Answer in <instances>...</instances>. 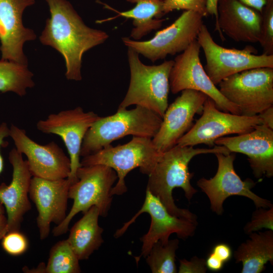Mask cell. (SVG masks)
<instances>
[{
  "mask_svg": "<svg viewBox=\"0 0 273 273\" xmlns=\"http://www.w3.org/2000/svg\"><path fill=\"white\" fill-rule=\"evenodd\" d=\"M50 17L39 38L40 42L57 51L63 57L68 80L80 81L84 53L109 38L104 31L87 26L67 0H45Z\"/></svg>",
  "mask_w": 273,
  "mask_h": 273,
  "instance_id": "cell-1",
  "label": "cell"
},
{
  "mask_svg": "<svg viewBox=\"0 0 273 273\" xmlns=\"http://www.w3.org/2000/svg\"><path fill=\"white\" fill-rule=\"evenodd\" d=\"M222 153L230 151L223 146L211 149L194 148L193 146L175 145L161 153L154 168L148 175L147 189L159 198L168 212L178 217L188 219L198 224L196 215L187 209L178 208L175 204L172 191L179 188L190 201L197 192L191 183L194 173L190 172L189 164L196 156L204 154Z\"/></svg>",
  "mask_w": 273,
  "mask_h": 273,
  "instance_id": "cell-2",
  "label": "cell"
},
{
  "mask_svg": "<svg viewBox=\"0 0 273 273\" xmlns=\"http://www.w3.org/2000/svg\"><path fill=\"white\" fill-rule=\"evenodd\" d=\"M162 120L155 112L139 106L131 110H117L112 115L99 116L84 137L80 156L95 153L128 135L152 139Z\"/></svg>",
  "mask_w": 273,
  "mask_h": 273,
  "instance_id": "cell-3",
  "label": "cell"
},
{
  "mask_svg": "<svg viewBox=\"0 0 273 273\" xmlns=\"http://www.w3.org/2000/svg\"><path fill=\"white\" fill-rule=\"evenodd\" d=\"M130 80L126 94L118 110L135 105L149 109L163 117L168 106L169 75L173 60L158 65H147L139 54L127 47Z\"/></svg>",
  "mask_w": 273,
  "mask_h": 273,
  "instance_id": "cell-4",
  "label": "cell"
},
{
  "mask_svg": "<svg viewBox=\"0 0 273 273\" xmlns=\"http://www.w3.org/2000/svg\"><path fill=\"white\" fill-rule=\"evenodd\" d=\"M77 181L70 186L68 197L73 200L65 219L52 230L54 236L65 234L73 218L79 212L84 213L91 207H97L100 215L106 217L110 209L113 196L111 190L117 179L115 171L106 165L81 166L77 171Z\"/></svg>",
  "mask_w": 273,
  "mask_h": 273,
  "instance_id": "cell-5",
  "label": "cell"
},
{
  "mask_svg": "<svg viewBox=\"0 0 273 273\" xmlns=\"http://www.w3.org/2000/svg\"><path fill=\"white\" fill-rule=\"evenodd\" d=\"M161 153L156 149L152 139L133 136L126 144L116 147L110 145L95 153L83 157L80 163L81 166L104 165L114 170L118 180L112 188L111 194L121 195L127 190L125 183L127 173L139 167L141 173L149 175Z\"/></svg>",
  "mask_w": 273,
  "mask_h": 273,
  "instance_id": "cell-6",
  "label": "cell"
},
{
  "mask_svg": "<svg viewBox=\"0 0 273 273\" xmlns=\"http://www.w3.org/2000/svg\"><path fill=\"white\" fill-rule=\"evenodd\" d=\"M218 84L220 93L239 108L242 115H257L273 106V68L246 70Z\"/></svg>",
  "mask_w": 273,
  "mask_h": 273,
  "instance_id": "cell-7",
  "label": "cell"
},
{
  "mask_svg": "<svg viewBox=\"0 0 273 273\" xmlns=\"http://www.w3.org/2000/svg\"><path fill=\"white\" fill-rule=\"evenodd\" d=\"M197 40L204 53L206 64L204 68L215 85L230 76L246 70L273 68V55H257V50L251 46L242 50L224 48L216 43L204 24Z\"/></svg>",
  "mask_w": 273,
  "mask_h": 273,
  "instance_id": "cell-8",
  "label": "cell"
},
{
  "mask_svg": "<svg viewBox=\"0 0 273 273\" xmlns=\"http://www.w3.org/2000/svg\"><path fill=\"white\" fill-rule=\"evenodd\" d=\"M203 17L192 11H185L171 25L158 31L153 37L139 41L122 38L123 43L153 62L184 52L197 39Z\"/></svg>",
  "mask_w": 273,
  "mask_h": 273,
  "instance_id": "cell-9",
  "label": "cell"
},
{
  "mask_svg": "<svg viewBox=\"0 0 273 273\" xmlns=\"http://www.w3.org/2000/svg\"><path fill=\"white\" fill-rule=\"evenodd\" d=\"M202 111L201 116L178 140L177 145L194 147L204 144L212 147L220 138L245 133L261 124L258 115L247 116L220 110L209 97L204 102Z\"/></svg>",
  "mask_w": 273,
  "mask_h": 273,
  "instance_id": "cell-10",
  "label": "cell"
},
{
  "mask_svg": "<svg viewBox=\"0 0 273 273\" xmlns=\"http://www.w3.org/2000/svg\"><path fill=\"white\" fill-rule=\"evenodd\" d=\"M200 46L197 39L177 55L169 75L172 94L192 89L205 94L221 111L241 115L239 108L226 99L207 74L200 58Z\"/></svg>",
  "mask_w": 273,
  "mask_h": 273,
  "instance_id": "cell-11",
  "label": "cell"
},
{
  "mask_svg": "<svg viewBox=\"0 0 273 273\" xmlns=\"http://www.w3.org/2000/svg\"><path fill=\"white\" fill-rule=\"evenodd\" d=\"M147 213L151 216V221L148 232L141 238L142 247L141 254L135 257L139 262L141 257H146L153 245L158 241L166 243L173 233L179 238L186 239L193 236L198 224L183 218L171 214L158 198L146 189L144 202L139 211L123 225L117 230L114 237L118 238L126 232L139 215Z\"/></svg>",
  "mask_w": 273,
  "mask_h": 273,
  "instance_id": "cell-12",
  "label": "cell"
},
{
  "mask_svg": "<svg viewBox=\"0 0 273 273\" xmlns=\"http://www.w3.org/2000/svg\"><path fill=\"white\" fill-rule=\"evenodd\" d=\"M218 162L215 175L210 179L201 178L197 186L208 197L211 210L217 215L223 212V204L226 199L231 196H241L251 199L256 208H269L273 206L271 202L262 198L252 191L256 185L250 178L241 179L236 173L234 162V154H215Z\"/></svg>",
  "mask_w": 273,
  "mask_h": 273,
  "instance_id": "cell-13",
  "label": "cell"
},
{
  "mask_svg": "<svg viewBox=\"0 0 273 273\" xmlns=\"http://www.w3.org/2000/svg\"><path fill=\"white\" fill-rule=\"evenodd\" d=\"M99 117L93 111L85 112L82 108L77 107L51 114L36 123L39 131L59 135L64 142L70 161V172L67 178L70 185L78 180L76 173L81 166L80 150L84 137Z\"/></svg>",
  "mask_w": 273,
  "mask_h": 273,
  "instance_id": "cell-14",
  "label": "cell"
},
{
  "mask_svg": "<svg viewBox=\"0 0 273 273\" xmlns=\"http://www.w3.org/2000/svg\"><path fill=\"white\" fill-rule=\"evenodd\" d=\"M9 136L16 150L27 157L32 176L52 180L68 178L70 172V159L56 143L38 144L27 135L24 129L14 124L10 127Z\"/></svg>",
  "mask_w": 273,
  "mask_h": 273,
  "instance_id": "cell-15",
  "label": "cell"
},
{
  "mask_svg": "<svg viewBox=\"0 0 273 273\" xmlns=\"http://www.w3.org/2000/svg\"><path fill=\"white\" fill-rule=\"evenodd\" d=\"M207 98L202 92L185 89L168 106L160 128L152 139L159 152H163L176 145L178 140L192 127L195 114L202 111Z\"/></svg>",
  "mask_w": 273,
  "mask_h": 273,
  "instance_id": "cell-16",
  "label": "cell"
},
{
  "mask_svg": "<svg viewBox=\"0 0 273 273\" xmlns=\"http://www.w3.org/2000/svg\"><path fill=\"white\" fill-rule=\"evenodd\" d=\"M67 178L52 180L32 176L29 197L35 204L39 238H48L52 223L60 224L66 218L69 189Z\"/></svg>",
  "mask_w": 273,
  "mask_h": 273,
  "instance_id": "cell-17",
  "label": "cell"
},
{
  "mask_svg": "<svg viewBox=\"0 0 273 273\" xmlns=\"http://www.w3.org/2000/svg\"><path fill=\"white\" fill-rule=\"evenodd\" d=\"M35 0H0V51L1 59L28 64L24 43L35 40L34 30L25 27L22 21L25 9Z\"/></svg>",
  "mask_w": 273,
  "mask_h": 273,
  "instance_id": "cell-18",
  "label": "cell"
},
{
  "mask_svg": "<svg viewBox=\"0 0 273 273\" xmlns=\"http://www.w3.org/2000/svg\"><path fill=\"white\" fill-rule=\"evenodd\" d=\"M215 144L226 147L231 153L246 155L256 178L273 176L272 129L260 124L249 132L220 138Z\"/></svg>",
  "mask_w": 273,
  "mask_h": 273,
  "instance_id": "cell-19",
  "label": "cell"
},
{
  "mask_svg": "<svg viewBox=\"0 0 273 273\" xmlns=\"http://www.w3.org/2000/svg\"><path fill=\"white\" fill-rule=\"evenodd\" d=\"M12 166V180L9 185H0V201L7 214V232L19 231L24 215L31 208L29 191L32 177L26 160L16 149L9 153Z\"/></svg>",
  "mask_w": 273,
  "mask_h": 273,
  "instance_id": "cell-20",
  "label": "cell"
},
{
  "mask_svg": "<svg viewBox=\"0 0 273 273\" xmlns=\"http://www.w3.org/2000/svg\"><path fill=\"white\" fill-rule=\"evenodd\" d=\"M217 29L221 39L223 33L237 42H258L261 13L238 0H218Z\"/></svg>",
  "mask_w": 273,
  "mask_h": 273,
  "instance_id": "cell-21",
  "label": "cell"
},
{
  "mask_svg": "<svg viewBox=\"0 0 273 273\" xmlns=\"http://www.w3.org/2000/svg\"><path fill=\"white\" fill-rule=\"evenodd\" d=\"M126 1L135 5L132 9L123 12L118 11L100 2L105 8L113 10L117 15L111 18L98 20L96 23L107 22L119 17L131 19L133 27L130 32V37L135 40H139L152 30L161 27L165 21L162 18L164 15L163 5L165 0Z\"/></svg>",
  "mask_w": 273,
  "mask_h": 273,
  "instance_id": "cell-22",
  "label": "cell"
},
{
  "mask_svg": "<svg viewBox=\"0 0 273 273\" xmlns=\"http://www.w3.org/2000/svg\"><path fill=\"white\" fill-rule=\"evenodd\" d=\"M234 252L236 263L242 264V273H260L273 264V231L252 232Z\"/></svg>",
  "mask_w": 273,
  "mask_h": 273,
  "instance_id": "cell-23",
  "label": "cell"
},
{
  "mask_svg": "<svg viewBox=\"0 0 273 273\" xmlns=\"http://www.w3.org/2000/svg\"><path fill=\"white\" fill-rule=\"evenodd\" d=\"M71 228L67 241L79 260H86L104 242L98 223V208L93 206Z\"/></svg>",
  "mask_w": 273,
  "mask_h": 273,
  "instance_id": "cell-24",
  "label": "cell"
},
{
  "mask_svg": "<svg viewBox=\"0 0 273 273\" xmlns=\"http://www.w3.org/2000/svg\"><path fill=\"white\" fill-rule=\"evenodd\" d=\"M78 259L67 239L56 243L51 248L46 265L40 263L35 268L24 267L26 272L79 273L81 269Z\"/></svg>",
  "mask_w": 273,
  "mask_h": 273,
  "instance_id": "cell-25",
  "label": "cell"
},
{
  "mask_svg": "<svg viewBox=\"0 0 273 273\" xmlns=\"http://www.w3.org/2000/svg\"><path fill=\"white\" fill-rule=\"evenodd\" d=\"M33 74L27 64L9 60H0V92H13L20 97L24 96L27 89L35 85Z\"/></svg>",
  "mask_w": 273,
  "mask_h": 273,
  "instance_id": "cell-26",
  "label": "cell"
},
{
  "mask_svg": "<svg viewBox=\"0 0 273 273\" xmlns=\"http://www.w3.org/2000/svg\"><path fill=\"white\" fill-rule=\"evenodd\" d=\"M177 239L169 240L166 243H155L146 256V262L153 273H175V253L178 248Z\"/></svg>",
  "mask_w": 273,
  "mask_h": 273,
  "instance_id": "cell-27",
  "label": "cell"
},
{
  "mask_svg": "<svg viewBox=\"0 0 273 273\" xmlns=\"http://www.w3.org/2000/svg\"><path fill=\"white\" fill-rule=\"evenodd\" d=\"M258 42L263 53L273 55V2L267 5L262 10Z\"/></svg>",
  "mask_w": 273,
  "mask_h": 273,
  "instance_id": "cell-28",
  "label": "cell"
},
{
  "mask_svg": "<svg viewBox=\"0 0 273 273\" xmlns=\"http://www.w3.org/2000/svg\"><path fill=\"white\" fill-rule=\"evenodd\" d=\"M262 229L273 231V206L259 207L253 212L251 220L244 228L247 234L257 232Z\"/></svg>",
  "mask_w": 273,
  "mask_h": 273,
  "instance_id": "cell-29",
  "label": "cell"
},
{
  "mask_svg": "<svg viewBox=\"0 0 273 273\" xmlns=\"http://www.w3.org/2000/svg\"><path fill=\"white\" fill-rule=\"evenodd\" d=\"M2 246L4 251L12 256H19L24 253L28 247L26 237L19 231L7 232L2 239Z\"/></svg>",
  "mask_w": 273,
  "mask_h": 273,
  "instance_id": "cell-30",
  "label": "cell"
},
{
  "mask_svg": "<svg viewBox=\"0 0 273 273\" xmlns=\"http://www.w3.org/2000/svg\"><path fill=\"white\" fill-rule=\"evenodd\" d=\"M192 11L204 17L209 16L207 10V0H165L163 13L165 14L174 10Z\"/></svg>",
  "mask_w": 273,
  "mask_h": 273,
  "instance_id": "cell-31",
  "label": "cell"
},
{
  "mask_svg": "<svg viewBox=\"0 0 273 273\" xmlns=\"http://www.w3.org/2000/svg\"><path fill=\"white\" fill-rule=\"evenodd\" d=\"M179 273H205L207 271L206 259L194 256L190 260H179Z\"/></svg>",
  "mask_w": 273,
  "mask_h": 273,
  "instance_id": "cell-32",
  "label": "cell"
},
{
  "mask_svg": "<svg viewBox=\"0 0 273 273\" xmlns=\"http://www.w3.org/2000/svg\"><path fill=\"white\" fill-rule=\"evenodd\" d=\"M211 252L224 263L229 261L232 256L231 248L228 244L224 243L215 245Z\"/></svg>",
  "mask_w": 273,
  "mask_h": 273,
  "instance_id": "cell-33",
  "label": "cell"
},
{
  "mask_svg": "<svg viewBox=\"0 0 273 273\" xmlns=\"http://www.w3.org/2000/svg\"><path fill=\"white\" fill-rule=\"evenodd\" d=\"M10 127L6 122H3L0 124V174L4 170V159L1 154V149L3 146H6V143L4 142L5 138L9 136Z\"/></svg>",
  "mask_w": 273,
  "mask_h": 273,
  "instance_id": "cell-34",
  "label": "cell"
},
{
  "mask_svg": "<svg viewBox=\"0 0 273 273\" xmlns=\"http://www.w3.org/2000/svg\"><path fill=\"white\" fill-rule=\"evenodd\" d=\"M224 263L211 252L206 259L207 268L213 271H218L222 269Z\"/></svg>",
  "mask_w": 273,
  "mask_h": 273,
  "instance_id": "cell-35",
  "label": "cell"
},
{
  "mask_svg": "<svg viewBox=\"0 0 273 273\" xmlns=\"http://www.w3.org/2000/svg\"><path fill=\"white\" fill-rule=\"evenodd\" d=\"M245 5L249 7L260 13L263 8L269 3L273 2V0H238Z\"/></svg>",
  "mask_w": 273,
  "mask_h": 273,
  "instance_id": "cell-36",
  "label": "cell"
},
{
  "mask_svg": "<svg viewBox=\"0 0 273 273\" xmlns=\"http://www.w3.org/2000/svg\"><path fill=\"white\" fill-rule=\"evenodd\" d=\"M261 124L273 129V106L264 110L258 114Z\"/></svg>",
  "mask_w": 273,
  "mask_h": 273,
  "instance_id": "cell-37",
  "label": "cell"
},
{
  "mask_svg": "<svg viewBox=\"0 0 273 273\" xmlns=\"http://www.w3.org/2000/svg\"><path fill=\"white\" fill-rule=\"evenodd\" d=\"M218 0H207V10L209 15L214 16L215 30L217 29V3Z\"/></svg>",
  "mask_w": 273,
  "mask_h": 273,
  "instance_id": "cell-38",
  "label": "cell"
},
{
  "mask_svg": "<svg viewBox=\"0 0 273 273\" xmlns=\"http://www.w3.org/2000/svg\"><path fill=\"white\" fill-rule=\"evenodd\" d=\"M7 233V219L5 214L0 215V240Z\"/></svg>",
  "mask_w": 273,
  "mask_h": 273,
  "instance_id": "cell-39",
  "label": "cell"
},
{
  "mask_svg": "<svg viewBox=\"0 0 273 273\" xmlns=\"http://www.w3.org/2000/svg\"><path fill=\"white\" fill-rule=\"evenodd\" d=\"M5 207L0 201V215L5 214Z\"/></svg>",
  "mask_w": 273,
  "mask_h": 273,
  "instance_id": "cell-40",
  "label": "cell"
}]
</instances>
